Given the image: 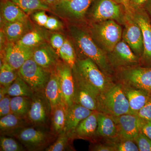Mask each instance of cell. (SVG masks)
<instances>
[{"label": "cell", "instance_id": "obj_1", "mask_svg": "<svg viewBox=\"0 0 151 151\" xmlns=\"http://www.w3.org/2000/svg\"><path fill=\"white\" fill-rule=\"evenodd\" d=\"M68 30L73 44L76 47L77 58H89L110 78H113L115 71L111 67L107 53L97 45L83 25L70 24Z\"/></svg>", "mask_w": 151, "mask_h": 151}, {"label": "cell", "instance_id": "obj_2", "mask_svg": "<svg viewBox=\"0 0 151 151\" xmlns=\"http://www.w3.org/2000/svg\"><path fill=\"white\" fill-rule=\"evenodd\" d=\"M86 27L93 40L102 50L109 53L122 39L123 27L114 20L86 23Z\"/></svg>", "mask_w": 151, "mask_h": 151}, {"label": "cell", "instance_id": "obj_3", "mask_svg": "<svg viewBox=\"0 0 151 151\" xmlns=\"http://www.w3.org/2000/svg\"><path fill=\"white\" fill-rule=\"evenodd\" d=\"M97 111L113 117L128 113L132 114L121 83L114 82L108 89L100 93Z\"/></svg>", "mask_w": 151, "mask_h": 151}, {"label": "cell", "instance_id": "obj_4", "mask_svg": "<svg viewBox=\"0 0 151 151\" xmlns=\"http://www.w3.org/2000/svg\"><path fill=\"white\" fill-rule=\"evenodd\" d=\"M127 13L124 6L113 0H94L86 13L84 24L111 20L123 26Z\"/></svg>", "mask_w": 151, "mask_h": 151}, {"label": "cell", "instance_id": "obj_5", "mask_svg": "<svg viewBox=\"0 0 151 151\" xmlns=\"http://www.w3.org/2000/svg\"><path fill=\"white\" fill-rule=\"evenodd\" d=\"M48 128L28 126L15 132L10 137L18 140L27 150H45L57 137Z\"/></svg>", "mask_w": 151, "mask_h": 151}, {"label": "cell", "instance_id": "obj_6", "mask_svg": "<svg viewBox=\"0 0 151 151\" xmlns=\"http://www.w3.org/2000/svg\"><path fill=\"white\" fill-rule=\"evenodd\" d=\"M94 0H64L50 6L49 12L70 22L84 24L86 13Z\"/></svg>", "mask_w": 151, "mask_h": 151}, {"label": "cell", "instance_id": "obj_7", "mask_svg": "<svg viewBox=\"0 0 151 151\" xmlns=\"http://www.w3.org/2000/svg\"><path fill=\"white\" fill-rule=\"evenodd\" d=\"M113 80L151 94V67L137 65L121 68L115 71Z\"/></svg>", "mask_w": 151, "mask_h": 151}, {"label": "cell", "instance_id": "obj_8", "mask_svg": "<svg viewBox=\"0 0 151 151\" xmlns=\"http://www.w3.org/2000/svg\"><path fill=\"white\" fill-rule=\"evenodd\" d=\"M74 67L84 79L100 93L113 84V78L103 73L95 63L89 58H77Z\"/></svg>", "mask_w": 151, "mask_h": 151}, {"label": "cell", "instance_id": "obj_9", "mask_svg": "<svg viewBox=\"0 0 151 151\" xmlns=\"http://www.w3.org/2000/svg\"><path fill=\"white\" fill-rule=\"evenodd\" d=\"M18 71L19 76L35 93L44 91L52 73L39 65L32 58L27 60Z\"/></svg>", "mask_w": 151, "mask_h": 151}, {"label": "cell", "instance_id": "obj_10", "mask_svg": "<svg viewBox=\"0 0 151 151\" xmlns=\"http://www.w3.org/2000/svg\"><path fill=\"white\" fill-rule=\"evenodd\" d=\"M72 71L75 83L74 103L97 111L100 92L84 79L75 67Z\"/></svg>", "mask_w": 151, "mask_h": 151}, {"label": "cell", "instance_id": "obj_11", "mask_svg": "<svg viewBox=\"0 0 151 151\" xmlns=\"http://www.w3.org/2000/svg\"><path fill=\"white\" fill-rule=\"evenodd\" d=\"M26 119L29 126L47 127L50 126L51 108L44 91L35 92Z\"/></svg>", "mask_w": 151, "mask_h": 151}, {"label": "cell", "instance_id": "obj_12", "mask_svg": "<svg viewBox=\"0 0 151 151\" xmlns=\"http://www.w3.org/2000/svg\"><path fill=\"white\" fill-rule=\"evenodd\" d=\"M107 55L109 63L115 72L121 68L140 65V58L122 39L112 51L107 53Z\"/></svg>", "mask_w": 151, "mask_h": 151}, {"label": "cell", "instance_id": "obj_13", "mask_svg": "<svg viewBox=\"0 0 151 151\" xmlns=\"http://www.w3.org/2000/svg\"><path fill=\"white\" fill-rule=\"evenodd\" d=\"M123 26L122 39L140 59L144 52L142 32L130 12H127Z\"/></svg>", "mask_w": 151, "mask_h": 151}, {"label": "cell", "instance_id": "obj_14", "mask_svg": "<svg viewBox=\"0 0 151 151\" xmlns=\"http://www.w3.org/2000/svg\"><path fill=\"white\" fill-rule=\"evenodd\" d=\"M130 12L142 32L144 52L140 65L151 67V19L144 8Z\"/></svg>", "mask_w": 151, "mask_h": 151}, {"label": "cell", "instance_id": "obj_15", "mask_svg": "<svg viewBox=\"0 0 151 151\" xmlns=\"http://www.w3.org/2000/svg\"><path fill=\"white\" fill-rule=\"evenodd\" d=\"M34 49L21 45L17 42H7L1 51V60H5L13 68L18 70L27 60L32 58Z\"/></svg>", "mask_w": 151, "mask_h": 151}, {"label": "cell", "instance_id": "obj_16", "mask_svg": "<svg viewBox=\"0 0 151 151\" xmlns=\"http://www.w3.org/2000/svg\"><path fill=\"white\" fill-rule=\"evenodd\" d=\"M59 77L63 102L67 108L74 103L75 83L72 68L60 60L55 68Z\"/></svg>", "mask_w": 151, "mask_h": 151}, {"label": "cell", "instance_id": "obj_17", "mask_svg": "<svg viewBox=\"0 0 151 151\" xmlns=\"http://www.w3.org/2000/svg\"><path fill=\"white\" fill-rule=\"evenodd\" d=\"M113 117L118 127L119 138L135 141L141 132L143 120L131 113Z\"/></svg>", "mask_w": 151, "mask_h": 151}, {"label": "cell", "instance_id": "obj_18", "mask_svg": "<svg viewBox=\"0 0 151 151\" xmlns=\"http://www.w3.org/2000/svg\"><path fill=\"white\" fill-rule=\"evenodd\" d=\"M97 141L113 143L119 138V130L113 116L97 111Z\"/></svg>", "mask_w": 151, "mask_h": 151}, {"label": "cell", "instance_id": "obj_19", "mask_svg": "<svg viewBox=\"0 0 151 151\" xmlns=\"http://www.w3.org/2000/svg\"><path fill=\"white\" fill-rule=\"evenodd\" d=\"M97 111H94L82 121L71 133H68L72 140L81 139L90 143L97 142Z\"/></svg>", "mask_w": 151, "mask_h": 151}, {"label": "cell", "instance_id": "obj_20", "mask_svg": "<svg viewBox=\"0 0 151 151\" xmlns=\"http://www.w3.org/2000/svg\"><path fill=\"white\" fill-rule=\"evenodd\" d=\"M32 58L39 65L51 71L55 70L60 60L48 42H45L35 48Z\"/></svg>", "mask_w": 151, "mask_h": 151}, {"label": "cell", "instance_id": "obj_21", "mask_svg": "<svg viewBox=\"0 0 151 151\" xmlns=\"http://www.w3.org/2000/svg\"><path fill=\"white\" fill-rule=\"evenodd\" d=\"M2 28L8 42H15L33 28L29 18L21 21L6 22H2Z\"/></svg>", "mask_w": 151, "mask_h": 151}, {"label": "cell", "instance_id": "obj_22", "mask_svg": "<svg viewBox=\"0 0 151 151\" xmlns=\"http://www.w3.org/2000/svg\"><path fill=\"white\" fill-rule=\"evenodd\" d=\"M122 84L129 102L131 113L137 115L138 112L147 102L150 94L142 89Z\"/></svg>", "mask_w": 151, "mask_h": 151}, {"label": "cell", "instance_id": "obj_23", "mask_svg": "<svg viewBox=\"0 0 151 151\" xmlns=\"http://www.w3.org/2000/svg\"><path fill=\"white\" fill-rule=\"evenodd\" d=\"M94 111L74 103L68 108L65 132L70 133Z\"/></svg>", "mask_w": 151, "mask_h": 151}, {"label": "cell", "instance_id": "obj_24", "mask_svg": "<svg viewBox=\"0 0 151 151\" xmlns=\"http://www.w3.org/2000/svg\"><path fill=\"white\" fill-rule=\"evenodd\" d=\"M44 92L51 105V110L57 105L64 103L59 77L55 69L52 71L50 78L45 88Z\"/></svg>", "mask_w": 151, "mask_h": 151}, {"label": "cell", "instance_id": "obj_25", "mask_svg": "<svg viewBox=\"0 0 151 151\" xmlns=\"http://www.w3.org/2000/svg\"><path fill=\"white\" fill-rule=\"evenodd\" d=\"M1 19L6 22L21 21L29 19L27 14L9 0H1Z\"/></svg>", "mask_w": 151, "mask_h": 151}, {"label": "cell", "instance_id": "obj_26", "mask_svg": "<svg viewBox=\"0 0 151 151\" xmlns=\"http://www.w3.org/2000/svg\"><path fill=\"white\" fill-rule=\"evenodd\" d=\"M28 126L29 124L26 118L11 113L0 119L1 135L10 136L22 128Z\"/></svg>", "mask_w": 151, "mask_h": 151}, {"label": "cell", "instance_id": "obj_27", "mask_svg": "<svg viewBox=\"0 0 151 151\" xmlns=\"http://www.w3.org/2000/svg\"><path fill=\"white\" fill-rule=\"evenodd\" d=\"M67 109L66 105L62 103L51 110L50 129L56 137L65 132Z\"/></svg>", "mask_w": 151, "mask_h": 151}, {"label": "cell", "instance_id": "obj_28", "mask_svg": "<svg viewBox=\"0 0 151 151\" xmlns=\"http://www.w3.org/2000/svg\"><path fill=\"white\" fill-rule=\"evenodd\" d=\"M49 39L48 33L44 30L34 27L17 42L24 46L35 48L45 42H48Z\"/></svg>", "mask_w": 151, "mask_h": 151}, {"label": "cell", "instance_id": "obj_29", "mask_svg": "<svg viewBox=\"0 0 151 151\" xmlns=\"http://www.w3.org/2000/svg\"><path fill=\"white\" fill-rule=\"evenodd\" d=\"M32 102L31 97L23 96L12 97L11 100L12 113L26 118L31 106Z\"/></svg>", "mask_w": 151, "mask_h": 151}, {"label": "cell", "instance_id": "obj_30", "mask_svg": "<svg viewBox=\"0 0 151 151\" xmlns=\"http://www.w3.org/2000/svg\"><path fill=\"white\" fill-rule=\"evenodd\" d=\"M58 56L62 61L73 68L77 59V55L73 42L68 39L65 38L63 45L60 50Z\"/></svg>", "mask_w": 151, "mask_h": 151}, {"label": "cell", "instance_id": "obj_31", "mask_svg": "<svg viewBox=\"0 0 151 151\" xmlns=\"http://www.w3.org/2000/svg\"><path fill=\"white\" fill-rule=\"evenodd\" d=\"M35 92L19 76L9 88L7 94L11 97L23 96L32 97Z\"/></svg>", "mask_w": 151, "mask_h": 151}, {"label": "cell", "instance_id": "obj_32", "mask_svg": "<svg viewBox=\"0 0 151 151\" xmlns=\"http://www.w3.org/2000/svg\"><path fill=\"white\" fill-rule=\"evenodd\" d=\"M27 14L39 10L50 11L49 6L41 0H9Z\"/></svg>", "mask_w": 151, "mask_h": 151}, {"label": "cell", "instance_id": "obj_33", "mask_svg": "<svg viewBox=\"0 0 151 151\" xmlns=\"http://www.w3.org/2000/svg\"><path fill=\"white\" fill-rule=\"evenodd\" d=\"M18 76V70L13 68L5 60L1 62L0 84L1 86H10Z\"/></svg>", "mask_w": 151, "mask_h": 151}, {"label": "cell", "instance_id": "obj_34", "mask_svg": "<svg viewBox=\"0 0 151 151\" xmlns=\"http://www.w3.org/2000/svg\"><path fill=\"white\" fill-rule=\"evenodd\" d=\"M73 140L66 132H63L58 135L53 142L45 150L46 151H63L73 150L72 146Z\"/></svg>", "mask_w": 151, "mask_h": 151}, {"label": "cell", "instance_id": "obj_35", "mask_svg": "<svg viewBox=\"0 0 151 151\" xmlns=\"http://www.w3.org/2000/svg\"><path fill=\"white\" fill-rule=\"evenodd\" d=\"M25 148L18 140L13 137L6 135H1L0 151H24Z\"/></svg>", "mask_w": 151, "mask_h": 151}, {"label": "cell", "instance_id": "obj_36", "mask_svg": "<svg viewBox=\"0 0 151 151\" xmlns=\"http://www.w3.org/2000/svg\"><path fill=\"white\" fill-rule=\"evenodd\" d=\"M112 144L115 151H139L136 142L132 140L119 138Z\"/></svg>", "mask_w": 151, "mask_h": 151}, {"label": "cell", "instance_id": "obj_37", "mask_svg": "<svg viewBox=\"0 0 151 151\" xmlns=\"http://www.w3.org/2000/svg\"><path fill=\"white\" fill-rule=\"evenodd\" d=\"M139 151H151V139L140 132L135 140Z\"/></svg>", "mask_w": 151, "mask_h": 151}, {"label": "cell", "instance_id": "obj_38", "mask_svg": "<svg viewBox=\"0 0 151 151\" xmlns=\"http://www.w3.org/2000/svg\"><path fill=\"white\" fill-rule=\"evenodd\" d=\"M65 39L62 35L58 33L52 34L50 37V43L58 56L60 50L63 45Z\"/></svg>", "mask_w": 151, "mask_h": 151}, {"label": "cell", "instance_id": "obj_39", "mask_svg": "<svg viewBox=\"0 0 151 151\" xmlns=\"http://www.w3.org/2000/svg\"><path fill=\"white\" fill-rule=\"evenodd\" d=\"M89 150L93 151H115L111 143L103 141H97L91 143Z\"/></svg>", "mask_w": 151, "mask_h": 151}, {"label": "cell", "instance_id": "obj_40", "mask_svg": "<svg viewBox=\"0 0 151 151\" xmlns=\"http://www.w3.org/2000/svg\"><path fill=\"white\" fill-rule=\"evenodd\" d=\"M12 97L6 94L0 100V118L12 113L11 109Z\"/></svg>", "mask_w": 151, "mask_h": 151}, {"label": "cell", "instance_id": "obj_41", "mask_svg": "<svg viewBox=\"0 0 151 151\" xmlns=\"http://www.w3.org/2000/svg\"><path fill=\"white\" fill-rule=\"evenodd\" d=\"M137 116L144 121H151V94L147 102L138 112Z\"/></svg>", "mask_w": 151, "mask_h": 151}, {"label": "cell", "instance_id": "obj_42", "mask_svg": "<svg viewBox=\"0 0 151 151\" xmlns=\"http://www.w3.org/2000/svg\"><path fill=\"white\" fill-rule=\"evenodd\" d=\"M45 10H39L32 13V18L36 23L40 27H44L48 17Z\"/></svg>", "mask_w": 151, "mask_h": 151}, {"label": "cell", "instance_id": "obj_43", "mask_svg": "<svg viewBox=\"0 0 151 151\" xmlns=\"http://www.w3.org/2000/svg\"><path fill=\"white\" fill-rule=\"evenodd\" d=\"M63 24L59 20L52 16H49L44 27L52 31L58 30L62 29Z\"/></svg>", "mask_w": 151, "mask_h": 151}, {"label": "cell", "instance_id": "obj_44", "mask_svg": "<svg viewBox=\"0 0 151 151\" xmlns=\"http://www.w3.org/2000/svg\"><path fill=\"white\" fill-rule=\"evenodd\" d=\"M147 0H129L130 12L144 8Z\"/></svg>", "mask_w": 151, "mask_h": 151}, {"label": "cell", "instance_id": "obj_45", "mask_svg": "<svg viewBox=\"0 0 151 151\" xmlns=\"http://www.w3.org/2000/svg\"><path fill=\"white\" fill-rule=\"evenodd\" d=\"M141 132L151 139V121L143 120Z\"/></svg>", "mask_w": 151, "mask_h": 151}, {"label": "cell", "instance_id": "obj_46", "mask_svg": "<svg viewBox=\"0 0 151 151\" xmlns=\"http://www.w3.org/2000/svg\"><path fill=\"white\" fill-rule=\"evenodd\" d=\"M9 86H0V100L7 94Z\"/></svg>", "mask_w": 151, "mask_h": 151}, {"label": "cell", "instance_id": "obj_47", "mask_svg": "<svg viewBox=\"0 0 151 151\" xmlns=\"http://www.w3.org/2000/svg\"><path fill=\"white\" fill-rule=\"evenodd\" d=\"M113 1L124 6L126 10H127V12H129V0H113Z\"/></svg>", "mask_w": 151, "mask_h": 151}, {"label": "cell", "instance_id": "obj_48", "mask_svg": "<svg viewBox=\"0 0 151 151\" xmlns=\"http://www.w3.org/2000/svg\"><path fill=\"white\" fill-rule=\"evenodd\" d=\"M144 9L151 19V0H147Z\"/></svg>", "mask_w": 151, "mask_h": 151}, {"label": "cell", "instance_id": "obj_49", "mask_svg": "<svg viewBox=\"0 0 151 151\" xmlns=\"http://www.w3.org/2000/svg\"><path fill=\"white\" fill-rule=\"evenodd\" d=\"M42 2L45 3L47 5L49 6L53 5L56 3L61 1H64V0H41Z\"/></svg>", "mask_w": 151, "mask_h": 151}]
</instances>
